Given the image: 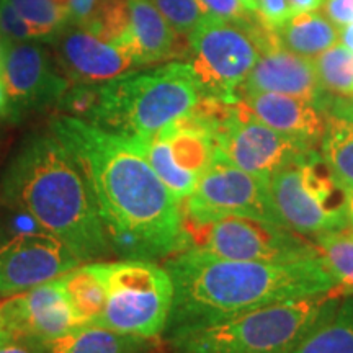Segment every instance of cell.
<instances>
[{"mask_svg":"<svg viewBox=\"0 0 353 353\" xmlns=\"http://www.w3.org/2000/svg\"><path fill=\"white\" fill-rule=\"evenodd\" d=\"M50 128L90 185L114 255L156 262L187 249L183 203L131 139L69 114Z\"/></svg>","mask_w":353,"mask_h":353,"instance_id":"obj_1","label":"cell"},{"mask_svg":"<svg viewBox=\"0 0 353 353\" xmlns=\"http://www.w3.org/2000/svg\"><path fill=\"white\" fill-rule=\"evenodd\" d=\"M164 267L174 283L165 334L337 288L321 255L293 262H252L185 249L167 257Z\"/></svg>","mask_w":353,"mask_h":353,"instance_id":"obj_2","label":"cell"},{"mask_svg":"<svg viewBox=\"0 0 353 353\" xmlns=\"http://www.w3.org/2000/svg\"><path fill=\"white\" fill-rule=\"evenodd\" d=\"M0 200L28 214L82 263L113 254L90 185L52 134L33 136L12 157L0 174Z\"/></svg>","mask_w":353,"mask_h":353,"instance_id":"obj_3","label":"cell"},{"mask_svg":"<svg viewBox=\"0 0 353 353\" xmlns=\"http://www.w3.org/2000/svg\"><path fill=\"white\" fill-rule=\"evenodd\" d=\"M337 288L165 334L169 353H290L341 304Z\"/></svg>","mask_w":353,"mask_h":353,"instance_id":"obj_4","label":"cell"},{"mask_svg":"<svg viewBox=\"0 0 353 353\" xmlns=\"http://www.w3.org/2000/svg\"><path fill=\"white\" fill-rule=\"evenodd\" d=\"M201 94L187 61L126 72L97 83L88 123L125 138H151L192 112Z\"/></svg>","mask_w":353,"mask_h":353,"instance_id":"obj_5","label":"cell"},{"mask_svg":"<svg viewBox=\"0 0 353 353\" xmlns=\"http://www.w3.org/2000/svg\"><path fill=\"white\" fill-rule=\"evenodd\" d=\"M254 15L242 20L210 15L188 34L187 63L201 97L237 101V92L275 34Z\"/></svg>","mask_w":353,"mask_h":353,"instance_id":"obj_6","label":"cell"},{"mask_svg":"<svg viewBox=\"0 0 353 353\" xmlns=\"http://www.w3.org/2000/svg\"><path fill=\"white\" fill-rule=\"evenodd\" d=\"M268 188L281 223L304 237L348 228V192L311 149L276 172Z\"/></svg>","mask_w":353,"mask_h":353,"instance_id":"obj_7","label":"cell"},{"mask_svg":"<svg viewBox=\"0 0 353 353\" xmlns=\"http://www.w3.org/2000/svg\"><path fill=\"white\" fill-rule=\"evenodd\" d=\"M105 281L107 301L95 325L148 339L165 334L174 301L165 267L141 259L105 262Z\"/></svg>","mask_w":353,"mask_h":353,"instance_id":"obj_8","label":"cell"},{"mask_svg":"<svg viewBox=\"0 0 353 353\" xmlns=\"http://www.w3.org/2000/svg\"><path fill=\"white\" fill-rule=\"evenodd\" d=\"M196 107L213 123L216 154L267 182L276 172L314 149L260 123L239 100L229 103L201 97Z\"/></svg>","mask_w":353,"mask_h":353,"instance_id":"obj_9","label":"cell"},{"mask_svg":"<svg viewBox=\"0 0 353 353\" xmlns=\"http://www.w3.org/2000/svg\"><path fill=\"white\" fill-rule=\"evenodd\" d=\"M187 249L229 260L293 262L317 257L314 242L281 224L241 216L185 224Z\"/></svg>","mask_w":353,"mask_h":353,"instance_id":"obj_10","label":"cell"},{"mask_svg":"<svg viewBox=\"0 0 353 353\" xmlns=\"http://www.w3.org/2000/svg\"><path fill=\"white\" fill-rule=\"evenodd\" d=\"M131 141L182 203L192 195L216 157L214 126L198 107L151 138Z\"/></svg>","mask_w":353,"mask_h":353,"instance_id":"obj_11","label":"cell"},{"mask_svg":"<svg viewBox=\"0 0 353 353\" xmlns=\"http://www.w3.org/2000/svg\"><path fill=\"white\" fill-rule=\"evenodd\" d=\"M185 224L241 216L281 224L273 205L268 182L237 169L216 154L213 164L183 201Z\"/></svg>","mask_w":353,"mask_h":353,"instance_id":"obj_12","label":"cell"},{"mask_svg":"<svg viewBox=\"0 0 353 353\" xmlns=\"http://www.w3.org/2000/svg\"><path fill=\"white\" fill-rule=\"evenodd\" d=\"M0 76L6 85L10 114L57 107L72 82L52 64L43 46L33 43H10L2 39Z\"/></svg>","mask_w":353,"mask_h":353,"instance_id":"obj_13","label":"cell"},{"mask_svg":"<svg viewBox=\"0 0 353 353\" xmlns=\"http://www.w3.org/2000/svg\"><path fill=\"white\" fill-rule=\"evenodd\" d=\"M82 262L46 231L20 232L0 244V298L63 276Z\"/></svg>","mask_w":353,"mask_h":353,"instance_id":"obj_14","label":"cell"},{"mask_svg":"<svg viewBox=\"0 0 353 353\" xmlns=\"http://www.w3.org/2000/svg\"><path fill=\"white\" fill-rule=\"evenodd\" d=\"M0 316L13 335L38 342L61 337L82 325L61 276L3 298L0 301Z\"/></svg>","mask_w":353,"mask_h":353,"instance_id":"obj_15","label":"cell"},{"mask_svg":"<svg viewBox=\"0 0 353 353\" xmlns=\"http://www.w3.org/2000/svg\"><path fill=\"white\" fill-rule=\"evenodd\" d=\"M54 63L72 83H103L136 68L120 41H108L83 26L65 25L52 41Z\"/></svg>","mask_w":353,"mask_h":353,"instance_id":"obj_16","label":"cell"},{"mask_svg":"<svg viewBox=\"0 0 353 353\" xmlns=\"http://www.w3.org/2000/svg\"><path fill=\"white\" fill-rule=\"evenodd\" d=\"M242 92H270L296 97L311 101L324 112H327L332 103L330 95L321 85L312 59L288 51L278 43L275 34L265 46L237 95Z\"/></svg>","mask_w":353,"mask_h":353,"instance_id":"obj_17","label":"cell"},{"mask_svg":"<svg viewBox=\"0 0 353 353\" xmlns=\"http://www.w3.org/2000/svg\"><path fill=\"white\" fill-rule=\"evenodd\" d=\"M237 100L254 118L307 148L321 143L327 112L296 97L270 92H242Z\"/></svg>","mask_w":353,"mask_h":353,"instance_id":"obj_18","label":"cell"},{"mask_svg":"<svg viewBox=\"0 0 353 353\" xmlns=\"http://www.w3.org/2000/svg\"><path fill=\"white\" fill-rule=\"evenodd\" d=\"M152 0H128V30L120 43L131 52L136 68L164 64L188 54V41L182 43Z\"/></svg>","mask_w":353,"mask_h":353,"instance_id":"obj_19","label":"cell"},{"mask_svg":"<svg viewBox=\"0 0 353 353\" xmlns=\"http://www.w3.org/2000/svg\"><path fill=\"white\" fill-rule=\"evenodd\" d=\"M41 343L46 353H161V339L114 332L95 324L79 325Z\"/></svg>","mask_w":353,"mask_h":353,"instance_id":"obj_20","label":"cell"},{"mask_svg":"<svg viewBox=\"0 0 353 353\" xmlns=\"http://www.w3.org/2000/svg\"><path fill=\"white\" fill-rule=\"evenodd\" d=\"M273 32L281 46L307 59H314L341 39V28L322 12L291 15Z\"/></svg>","mask_w":353,"mask_h":353,"instance_id":"obj_21","label":"cell"},{"mask_svg":"<svg viewBox=\"0 0 353 353\" xmlns=\"http://www.w3.org/2000/svg\"><path fill=\"white\" fill-rule=\"evenodd\" d=\"M74 311L82 325L97 324L107 301L105 262L79 265L61 276Z\"/></svg>","mask_w":353,"mask_h":353,"instance_id":"obj_22","label":"cell"},{"mask_svg":"<svg viewBox=\"0 0 353 353\" xmlns=\"http://www.w3.org/2000/svg\"><path fill=\"white\" fill-rule=\"evenodd\" d=\"M290 353H353V294L343 296Z\"/></svg>","mask_w":353,"mask_h":353,"instance_id":"obj_23","label":"cell"},{"mask_svg":"<svg viewBox=\"0 0 353 353\" xmlns=\"http://www.w3.org/2000/svg\"><path fill=\"white\" fill-rule=\"evenodd\" d=\"M319 152L339 183L353 193V121L327 113Z\"/></svg>","mask_w":353,"mask_h":353,"instance_id":"obj_24","label":"cell"},{"mask_svg":"<svg viewBox=\"0 0 353 353\" xmlns=\"http://www.w3.org/2000/svg\"><path fill=\"white\" fill-rule=\"evenodd\" d=\"M317 252L345 296L353 294V229L343 228L314 236Z\"/></svg>","mask_w":353,"mask_h":353,"instance_id":"obj_25","label":"cell"},{"mask_svg":"<svg viewBox=\"0 0 353 353\" xmlns=\"http://www.w3.org/2000/svg\"><path fill=\"white\" fill-rule=\"evenodd\" d=\"M321 85L330 97L353 99V51L337 43L312 59Z\"/></svg>","mask_w":353,"mask_h":353,"instance_id":"obj_26","label":"cell"},{"mask_svg":"<svg viewBox=\"0 0 353 353\" xmlns=\"http://www.w3.org/2000/svg\"><path fill=\"white\" fill-rule=\"evenodd\" d=\"M21 19L28 23L34 41L52 43L68 25L65 12L56 6L54 0H10Z\"/></svg>","mask_w":353,"mask_h":353,"instance_id":"obj_27","label":"cell"},{"mask_svg":"<svg viewBox=\"0 0 353 353\" xmlns=\"http://www.w3.org/2000/svg\"><path fill=\"white\" fill-rule=\"evenodd\" d=\"M152 3L180 37L188 38V34L210 17L200 0H152Z\"/></svg>","mask_w":353,"mask_h":353,"instance_id":"obj_28","label":"cell"},{"mask_svg":"<svg viewBox=\"0 0 353 353\" xmlns=\"http://www.w3.org/2000/svg\"><path fill=\"white\" fill-rule=\"evenodd\" d=\"M0 38L10 43L34 41L32 30L10 0H0Z\"/></svg>","mask_w":353,"mask_h":353,"instance_id":"obj_29","label":"cell"},{"mask_svg":"<svg viewBox=\"0 0 353 353\" xmlns=\"http://www.w3.org/2000/svg\"><path fill=\"white\" fill-rule=\"evenodd\" d=\"M255 15L265 26L275 30L291 17L288 0H255Z\"/></svg>","mask_w":353,"mask_h":353,"instance_id":"obj_30","label":"cell"},{"mask_svg":"<svg viewBox=\"0 0 353 353\" xmlns=\"http://www.w3.org/2000/svg\"><path fill=\"white\" fill-rule=\"evenodd\" d=\"M208 10L210 15L218 17L224 20H242L252 15V12H247L241 0H200Z\"/></svg>","mask_w":353,"mask_h":353,"instance_id":"obj_31","label":"cell"},{"mask_svg":"<svg viewBox=\"0 0 353 353\" xmlns=\"http://www.w3.org/2000/svg\"><path fill=\"white\" fill-rule=\"evenodd\" d=\"M322 13L341 28L353 23V0H324Z\"/></svg>","mask_w":353,"mask_h":353,"instance_id":"obj_32","label":"cell"},{"mask_svg":"<svg viewBox=\"0 0 353 353\" xmlns=\"http://www.w3.org/2000/svg\"><path fill=\"white\" fill-rule=\"evenodd\" d=\"M100 0H70L68 7V25L85 26L94 15Z\"/></svg>","mask_w":353,"mask_h":353,"instance_id":"obj_33","label":"cell"},{"mask_svg":"<svg viewBox=\"0 0 353 353\" xmlns=\"http://www.w3.org/2000/svg\"><path fill=\"white\" fill-rule=\"evenodd\" d=\"M0 353H46L41 342L28 337L15 335L10 341L0 345Z\"/></svg>","mask_w":353,"mask_h":353,"instance_id":"obj_34","label":"cell"},{"mask_svg":"<svg viewBox=\"0 0 353 353\" xmlns=\"http://www.w3.org/2000/svg\"><path fill=\"white\" fill-rule=\"evenodd\" d=\"M327 113L339 114V117H343V118H347V120L353 121V99L332 100Z\"/></svg>","mask_w":353,"mask_h":353,"instance_id":"obj_35","label":"cell"},{"mask_svg":"<svg viewBox=\"0 0 353 353\" xmlns=\"http://www.w3.org/2000/svg\"><path fill=\"white\" fill-rule=\"evenodd\" d=\"M288 3L291 15H298V13L319 10L324 0H288Z\"/></svg>","mask_w":353,"mask_h":353,"instance_id":"obj_36","label":"cell"},{"mask_svg":"<svg viewBox=\"0 0 353 353\" xmlns=\"http://www.w3.org/2000/svg\"><path fill=\"white\" fill-rule=\"evenodd\" d=\"M10 114V101H8V95L3 85L2 76H0V118L8 117Z\"/></svg>","mask_w":353,"mask_h":353,"instance_id":"obj_37","label":"cell"},{"mask_svg":"<svg viewBox=\"0 0 353 353\" xmlns=\"http://www.w3.org/2000/svg\"><path fill=\"white\" fill-rule=\"evenodd\" d=\"M341 41L353 51V23L341 26Z\"/></svg>","mask_w":353,"mask_h":353,"instance_id":"obj_38","label":"cell"},{"mask_svg":"<svg viewBox=\"0 0 353 353\" xmlns=\"http://www.w3.org/2000/svg\"><path fill=\"white\" fill-rule=\"evenodd\" d=\"M12 337H15V335L12 334V330L8 329L7 322L3 321L2 316H0V345H2V343H6L7 341H10Z\"/></svg>","mask_w":353,"mask_h":353,"instance_id":"obj_39","label":"cell"},{"mask_svg":"<svg viewBox=\"0 0 353 353\" xmlns=\"http://www.w3.org/2000/svg\"><path fill=\"white\" fill-rule=\"evenodd\" d=\"M347 216H348V228L353 229V193H348Z\"/></svg>","mask_w":353,"mask_h":353,"instance_id":"obj_40","label":"cell"},{"mask_svg":"<svg viewBox=\"0 0 353 353\" xmlns=\"http://www.w3.org/2000/svg\"><path fill=\"white\" fill-rule=\"evenodd\" d=\"M241 2L247 12L255 13V0H241Z\"/></svg>","mask_w":353,"mask_h":353,"instance_id":"obj_41","label":"cell"},{"mask_svg":"<svg viewBox=\"0 0 353 353\" xmlns=\"http://www.w3.org/2000/svg\"><path fill=\"white\" fill-rule=\"evenodd\" d=\"M56 6L61 8V10L65 12V17H68V7H69V2L70 0H54Z\"/></svg>","mask_w":353,"mask_h":353,"instance_id":"obj_42","label":"cell"},{"mask_svg":"<svg viewBox=\"0 0 353 353\" xmlns=\"http://www.w3.org/2000/svg\"><path fill=\"white\" fill-rule=\"evenodd\" d=\"M0 59H2V38H0Z\"/></svg>","mask_w":353,"mask_h":353,"instance_id":"obj_43","label":"cell"}]
</instances>
